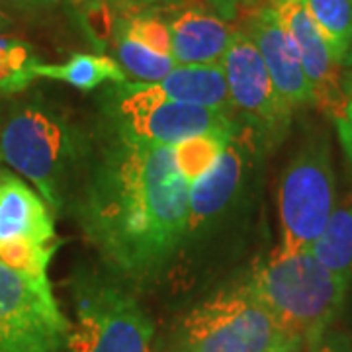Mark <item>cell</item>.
I'll list each match as a JSON object with an SVG mask.
<instances>
[{"mask_svg": "<svg viewBox=\"0 0 352 352\" xmlns=\"http://www.w3.org/2000/svg\"><path fill=\"white\" fill-rule=\"evenodd\" d=\"M243 32L252 39L258 53L263 55L278 94L292 108L315 104L314 88L303 71L300 51L270 2H264L263 6L245 16Z\"/></svg>", "mask_w": 352, "mask_h": 352, "instance_id": "8fae6325", "label": "cell"}, {"mask_svg": "<svg viewBox=\"0 0 352 352\" xmlns=\"http://www.w3.org/2000/svg\"><path fill=\"white\" fill-rule=\"evenodd\" d=\"M319 263L340 280H352V201L335 206L327 226L309 247Z\"/></svg>", "mask_w": 352, "mask_h": 352, "instance_id": "e0dca14e", "label": "cell"}, {"mask_svg": "<svg viewBox=\"0 0 352 352\" xmlns=\"http://www.w3.org/2000/svg\"><path fill=\"white\" fill-rule=\"evenodd\" d=\"M39 63L28 41L0 34V94L10 96L30 88L38 78Z\"/></svg>", "mask_w": 352, "mask_h": 352, "instance_id": "d6986e66", "label": "cell"}, {"mask_svg": "<svg viewBox=\"0 0 352 352\" xmlns=\"http://www.w3.org/2000/svg\"><path fill=\"white\" fill-rule=\"evenodd\" d=\"M335 210V173L325 138L307 141L284 168L278 188L280 254L309 251Z\"/></svg>", "mask_w": 352, "mask_h": 352, "instance_id": "5b68a950", "label": "cell"}, {"mask_svg": "<svg viewBox=\"0 0 352 352\" xmlns=\"http://www.w3.org/2000/svg\"><path fill=\"white\" fill-rule=\"evenodd\" d=\"M113 43H116L118 63L124 69V73L138 76L143 82L161 80L178 65L170 55H159L155 51L147 50L138 41L124 36L120 30H116Z\"/></svg>", "mask_w": 352, "mask_h": 352, "instance_id": "ffe728a7", "label": "cell"}, {"mask_svg": "<svg viewBox=\"0 0 352 352\" xmlns=\"http://www.w3.org/2000/svg\"><path fill=\"white\" fill-rule=\"evenodd\" d=\"M38 76L59 80L76 90H94L104 82H126V73L118 61L106 55H94V53H75L61 65H38Z\"/></svg>", "mask_w": 352, "mask_h": 352, "instance_id": "2e32d148", "label": "cell"}, {"mask_svg": "<svg viewBox=\"0 0 352 352\" xmlns=\"http://www.w3.org/2000/svg\"><path fill=\"white\" fill-rule=\"evenodd\" d=\"M57 249H59V243L39 245L32 241H10L0 247V263L30 276L50 278L47 268Z\"/></svg>", "mask_w": 352, "mask_h": 352, "instance_id": "7402d4cb", "label": "cell"}, {"mask_svg": "<svg viewBox=\"0 0 352 352\" xmlns=\"http://www.w3.org/2000/svg\"><path fill=\"white\" fill-rule=\"evenodd\" d=\"M340 85H342V92L346 102H352V69H346L342 76H340Z\"/></svg>", "mask_w": 352, "mask_h": 352, "instance_id": "4316f807", "label": "cell"}, {"mask_svg": "<svg viewBox=\"0 0 352 352\" xmlns=\"http://www.w3.org/2000/svg\"><path fill=\"white\" fill-rule=\"evenodd\" d=\"M151 319L126 292L88 284L78 289L76 321L69 329V352H151Z\"/></svg>", "mask_w": 352, "mask_h": 352, "instance_id": "ba28073f", "label": "cell"}, {"mask_svg": "<svg viewBox=\"0 0 352 352\" xmlns=\"http://www.w3.org/2000/svg\"><path fill=\"white\" fill-rule=\"evenodd\" d=\"M147 85L155 94L168 100L235 113L221 63L176 65L164 78Z\"/></svg>", "mask_w": 352, "mask_h": 352, "instance_id": "9a60e30c", "label": "cell"}, {"mask_svg": "<svg viewBox=\"0 0 352 352\" xmlns=\"http://www.w3.org/2000/svg\"><path fill=\"white\" fill-rule=\"evenodd\" d=\"M208 2L214 8V12L226 22L237 20L241 14L247 16L264 4V0H208Z\"/></svg>", "mask_w": 352, "mask_h": 352, "instance_id": "cb8c5ba5", "label": "cell"}, {"mask_svg": "<svg viewBox=\"0 0 352 352\" xmlns=\"http://www.w3.org/2000/svg\"><path fill=\"white\" fill-rule=\"evenodd\" d=\"M221 67L233 112L243 116L258 139L268 141L270 145L280 143L288 133L294 108L278 94L263 55L243 30L233 32Z\"/></svg>", "mask_w": 352, "mask_h": 352, "instance_id": "9c48e42d", "label": "cell"}, {"mask_svg": "<svg viewBox=\"0 0 352 352\" xmlns=\"http://www.w3.org/2000/svg\"><path fill=\"white\" fill-rule=\"evenodd\" d=\"M10 4L22 6V8H34V10H41V8H53L57 6L61 0H6Z\"/></svg>", "mask_w": 352, "mask_h": 352, "instance_id": "484cf974", "label": "cell"}, {"mask_svg": "<svg viewBox=\"0 0 352 352\" xmlns=\"http://www.w3.org/2000/svg\"><path fill=\"white\" fill-rule=\"evenodd\" d=\"M311 352H352L349 349H344V346H340V344H335V342H319L317 346H315Z\"/></svg>", "mask_w": 352, "mask_h": 352, "instance_id": "83f0119b", "label": "cell"}, {"mask_svg": "<svg viewBox=\"0 0 352 352\" xmlns=\"http://www.w3.org/2000/svg\"><path fill=\"white\" fill-rule=\"evenodd\" d=\"M247 288L289 337L314 351L340 311L349 282L331 274L309 251H274L254 266Z\"/></svg>", "mask_w": 352, "mask_h": 352, "instance_id": "3957f363", "label": "cell"}, {"mask_svg": "<svg viewBox=\"0 0 352 352\" xmlns=\"http://www.w3.org/2000/svg\"><path fill=\"white\" fill-rule=\"evenodd\" d=\"M138 4H145V6H176L184 0H133Z\"/></svg>", "mask_w": 352, "mask_h": 352, "instance_id": "f1b7e54d", "label": "cell"}, {"mask_svg": "<svg viewBox=\"0 0 352 352\" xmlns=\"http://www.w3.org/2000/svg\"><path fill=\"white\" fill-rule=\"evenodd\" d=\"M227 141H229V138H226V135L206 133V135H196V138H190L186 141H180L178 145L173 147L176 164H178L180 173L186 178L188 184L198 180L201 175H206L214 166L221 151L226 149Z\"/></svg>", "mask_w": 352, "mask_h": 352, "instance_id": "44dd1931", "label": "cell"}, {"mask_svg": "<svg viewBox=\"0 0 352 352\" xmlns=\"http://www.w3.org/2000/svg\"><path fill=\"white\" fill-rule=\"evenodd\" d=\"M182 329L188 352L302 351V344L280 327L247 284L223 289L196 305Z\"/></svg>", "mask_w": 352, "mask_h": 352, "instance_id": "277c9868", "label": "cell"}, {"mask_svg": "<svg viewBox=\"0 0 352 352\" xmlns=\"http://www.w3.org/2000/svg\"><path fill=\"white\" fill-rule=\"evenodd\" d=\"M0 170H2V159H0Z\"/></svg>", "mask_w": 352, "mask_h": 352, "instance_id": "1f68e13d", "label": "cell"}, {"mask_svg": "<svg viewBox=\"0 0 352 352\" xmlns=\"http://www.w3.org/2000/svg\"><path fill=\"white\" fill-rule=\"evenodd\" d=\"M10 241L55 245V219L51 208L25 180L0 170V247Z\"/></svg>", "mask_w": 352, "mask_h": 352, "instance_id": "4fadbf2b", "label": "cell"}, {"mask_svg": "<svg viewBox=\"0 0 352 352\" xmlns=\"http://www.w3.org/2000/svg\"><path fill=\"white\" fill-rule=\"evenodd\" d=\"M178 65H219L233 32L229 22L201 6H186L168 22Z\"/></svg>", "mask_w": 352, "mask_h": 352, "instance_id": "5bb4252c", "label": "cell"}, {"mask_svg": "<svg viewBox=\"0 0 352 352\" xmlns=\"http://www.w3.org/2000/svg\"><path fill=\"white\" fill-rule=\"evenodd\" d=\"M8 25H10V18L0 10V32H2V30H6Z\"/></svg>", "mask_w": 352, "mask_h": 352, "instance_id": "f546056e", "label": "cell"}, {"mask_svg": "<svg viewBox=\"0 0 352 352\" xmlns=\"http://www.w3.org/2000/svg\"><path fill=\"white\" fill-rule=\"evenodd\" d=\"M188 190L170 145L116 131L90 168L76 215L113 270L149 278L188 235Z\"/></svg>", "mask_w": 352, "mask_h": 352, "instance_id": "6da1fadb", "label": "cell"}, {"mask_svg": "<svg viewBox=\"0 0 352 352\" xmlns=\"http://www.w3.org/2000/svg\"><path fill=\"white\" fill-rule=\"evenodd\" d=\"M342 67H344V69H352V41L351 47H349V53H346V57H344V61H342Z\"/></svg>", "mask_w": 352, "mask_h": 352, "instance_id": "4dcf8cb0", "label": "cell"}, {"mask_svg": "<svg viewBox=\"0 0 352 352\" xmlns=\"http://www.w3.org/2000/svg\"><path fill=\"white\" fill-rule=\"evenodd\" d=\"M302 4L325 39L331 57L342 67L352 41V0H302Z\"/></svg>", "mask_w": 352, "mask_h": 352, "instance_id": "ac0fdd59", "label": "cell"}, {"mask_svg": "<svg viewBox=\"0 0 352 352\" xmlns=\"http://www.w3.org/2000/svg\"><path fill=\"white\" fill-rule=\"evenodd\" d=\"M268 2L300 51L303 71L314 88L315 106H319L335 120L346 106V98L340 85L342 67L335 63V59L331 57L325 39L315 28L307 10L303 8L302 0H268Z\"/></svg>", "mask_w": 352, "mask_h": 352, "instance_id": "30bf717a", "label": "cell"}, {"mask_svg": "<svg viewBox=\"0 0 352 352\" xmlns=\"http://www.w3.org/2000/svg\"><path fill=\"white\" fill-rule=\"evenodd\" d=\"M112 92L116 131L127 138L175 147L206 133L226 138L241 133L233 113L168 100L155 94L147 82H122Z\"/></svg>", "mask_w": 352, "mask_h": 352, "instance_id": "8992f818", "label": "cell"}, {"mask_svg": "<svg viewBox=\"0 0 352 352\" xmlns=\"http://www.w3.org/2000/svg\"><path fill=\"white\" fill-rule=\"evenodd\" d=\"M69 329L50 278L0 263V352H61Z\"/></svg>", "mask_w": 352, "mask_h": 352, "instance_id": "52a82bcc", "label": "cell"}, {"mask_svg": "<svg viewBox=\"0 0 352 352\" xmlns=\"http://www.w3.org/2000/svg\"><path fill=\"white\" fill-rule=\"evenodd\" d=\"M300 352H302V351H300Z\"/></svg>", "mask_w": 352, "mask_h": 352, "instance_id": "d6a6232c", "label": "cell"}, {"mask_svg": "<svg viewBox=\"0 0 352 352\" xmlns=\"http://www.w3.org/2000/svg\"><path fill=\"white\" fill-rule=\"evenodd\" d=\"M118 30L129 39L141 43L143 47L155 51L159 55H170L173 39L170 28L157 14H138L118 24ZM173 57V55H170Z\"/></svg>", "mask_w": 352, "mask_h": 352, "instance_id": "603a6c76", "label": "cell"}, {"mask_svg": "<svg viewBox=\"0 0 352 352\" xmlns=\"http://www.w3.org/2000/svg\"><path fill=\"white\" fill-rule=\"evenodd\" d=\"M82 157V138L57 108L41 100L10 104L0 112V159L61 210Z\"/></svg>", "mask_w": 352, "mask_h": 352, "instance_id": "7a4b0ae2", "label": "cell"}, {"mask_svg": "<svg viewBox=\"0 0 352 352\" xmlns=\"http://www.w3.org/2000/svg\"><path fill=\"white\" fill-rule=\"evenodd\" d=\"M249 163V145L237 133L229 138L214 166L190 184L188 233L212 223L235 200Z\"/></svg>", "mask_w": 352, "mask_h": 352, "instance_id": "7c38bea8", "label": "cell"}, {"mask_svg": "<svg viewBox=\"0 0 352 352\" xmlns=\"http://www.w3.org/2000/svg\"><path fill=\"white\" fill-rule=\"evenodd\" d=\"M337 127V135H339L340 147L344 151V157L352 168V102H346L344 110L333 120Z\"/></svg>", "mask_w": 352, "mask_h": 352, "instance_id": "d4e9b609", "label": "cell"}]
</instances>
